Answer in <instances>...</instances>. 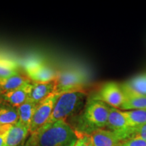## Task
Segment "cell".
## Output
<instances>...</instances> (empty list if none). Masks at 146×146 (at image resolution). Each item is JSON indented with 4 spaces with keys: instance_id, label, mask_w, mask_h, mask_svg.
Returning a JSON list of instances; mask_svg holds the SVG:
<instances>
[{
    "instance_id": "cell-1",
    "label": "cell",
    "mask_w": 146,
    "mask_h": 146,
    "mask_svg": "<svg viewBox=\"0 0 146 146\" xmlns=\"http://www.w3.org/2000/svg\"><path fill=\"white\" fill-rule=\"evenodd\" d=\"M76 140L74 129L66 120H60L31 137L25 146H74Z\"/></svg>"
},
{
    "instance_id": "cell-2",
    "label": "cell",
    "mask_w": 146,
    "mask_h": 146,
    "mask_svg": "<svg viewBox=\"0 0 146 146\" xmlns=\"http://www.w3.org/2000/svg\"><path fill=\"white\" fill-rule=\"evenodd\" d=\"M110 108L104 102L90 98L76 117L74 130L76 133L91 135L97 130L104 129L106 127Z\"/></svg>"
},
{
    "instance_id": "cell-3",
    "label": "cell",
    "mask_w": 146,
    "mask_h": 146,
    "mask_svg": "<svg viewBox=\"0 0 146 146\" xmlns=\"http://www.w3.org/2000/svg\"><path fill=\"white\" fill-rule=\"evenodd\" d=\"M86 96V93L84 91H73L60 95L54 106L50 118L42 129L58 120H66V118L78 112L85 106Z\"/></svg>"
},
{
    "instance_id": "cell-4",
    "label": "cell",
    "mask_w": 146,
    "mask_h": 146,
    "mask_svg": "<svg viewBox=\"0 0 146 146\" xmlns=\"http://www.w3.org/2000/svg\"><path fill=\"white\" fill-rule=\"evenodd\" d=\"M87 82V76L77 69H68L58 73L55 80L56 87L54 93L60 95L73 91H84Z\"/></svg>"
},
{
    "instance_id": "cell-5",
    "label": "cell",
    "mask_w": 146,
    "mask_h": 146,
    "mask_svg": "<svg viewBox=\"0 0 146 146\" xmlns=\"http://www.w3.org/2000/svg\"><path fill=\"white\" fill-rule=\"evenodd\" d=\"M60 96V94L54 93L37 105L31 123L29 131L31 137L36 135L42 127L47 123Z\"/></svg>"
},
{
    "instance_id": "cell-6",
    "label": "cell",
    "mask_w": 146,
    "mask_h": 146,
    "mask_svg": "<svg viewBox=\"0 0 146 146\" xmlns=\"http://www.w3.org/2000/svg\"><path fill=\"white\" fill-rule=\"evenodd\" d=\"M91 98L100 100L110 107L118 109L123 104L125 98L120 84L114 81L104 84L98 92Z\"/></svg>"
},
{
    "instance_id": "cell-7",
    "label": "cell",
    "mask_w": 146,
    "mask_h": 146,
    "mask_svg": "<svg viewBox=\"0 0 146 146\" xmlns=\"http://www.w3.org/2000/svg\"><path fill=\"white\" fill-rule=\"evenodd\" d=\"M27 75L33 82L47 83L56 80L58 73L41 60H32L25 66Z\"/></svg>"
},
{
    "instance_id": "cell-8",
    "label": "cell",
    "mask_w": 146,
    "mask_h": 146,
    "mask_svg": "<svg viewBox=\"0 0 146 146\" xmlns=\"http://www.w3.org/2000/svg\"><path fill=\"white\" fill-rule=\"evenodd\" d=\"M32 83L28 80L22 86L14 90L3 93V101L15 107H18L25 103L29 98Z\"/></svg>"
},
{
    "instance_id": "cell-9",
    "label": "cell",
    "mask_w": 146,
    "mask_h": 146,
    "mask_svg": "<svg viewBox=\"0 0 146 146\" xmlns=\"http://www.w3.org/2000/svg\"><path fill=\"white\" fill-rule=\"evenodd\" d=\"M56 87L55 81L47 83H32L31 89L29 94V99L39 104L42 101L46 99L51 94H54Z\"/></svg>"
},
{
    "instance_id": "cell-10",
    "label": "cell",
    "mask_w": 146,
    "mask_h": 146,
    "mask_svg": "<svg viewBox=\"0 0 146 146\" xmlns=\"http://www.w3.org/2000/svg\"><path fill=\"white\" fill-rule=\"evenodd\" d=\"M29 131L30 128L19 121L11 125L7 135L5 146H22Z\"/></svg>"
},
{
    "instance_id": "cell-11",
    "label": "cell",
    "mask_w": 146,
    "mask_h": 146,
    "mask_svg": "<svg viewBox=\"0 0 146 146\" xmlns=\"http://www.w3.org/2000/svg\"><path fill=\"white\" fill-rule=\"evenodd\" d=\"M120 85L124 95L134 94L146 96V74L135 76Z\"/></svg>"
},
{
    "instance_id": "cell-12",
    "label": "cell",
    "mask_w": 146,
    "mask_h": 146,
    "mask_svg": "<svg viewBox=\"0 0 146 146\" xmlns=\"http://www.w3.org/2000/svg\"><path fill=\"white\" fill-rule=\"evenodd\" d=\"M94 146H118L120 142L114 132L99 129L91 134Z\"/></svg>"
},
{
    "instance_id": "cell-13",
    "label": "cell",
    "mask_w": 146,
    "mask_h": 146,
    "mask_svg": "<svg viewBox=\"0 0 146 146\" xmlns=\"http://www.w3.org/2000/svg\"><path fill=\"white\" fill-rule=\"evenodd\" d=\"M127 121L123 111L118 108H110L106 128L108 130L116 133L128 128Z\"/></svg>"
},
{
    "instance_id": "cell-14",
    "label": "cell",
    "mask_w": 146,
    "mask_h": 146,
    "mask_svg": "<svg viewBox=\"0 0 146 146\" xmlns=\"http://www.w3.org/2000/svg\"><path fill=\"white\" fill-rule=\"evenodd\" d=\"M19 120L17 108L3 101L0 103V126L12 125Z\"/></svg>"
},
{
    "instance_id": "cell-15",
    "label": "cell",
    "mask_w": 146,
    "mask_h": 146,
    "mask_svg": "<svg viewBox=\"0 0 146 146\" xmlns=\"http://www.w3.org/2000/svg\"><path fill=\"white\" fill-rule=\"evenodd\" d=\"M37 105L29 98L25 103L17 107L19 116L18 121L30 128L32 118L33 117Z\"/></svg>"
},
{
    "instance_id": "cell-16",
    "label": "cell",
    "mask_w": 146,
    "mask_h": 146,
    "mask_svg": "<svg viewBox=\"0 0 146 146\" xmlns=\"http://www.w3.org/2000/svg\"><path fill=\"white\" fill-rule=\"evenodd\" d=\"M114 133L120 142L131 139H138L146 141V123L135 127H128L125 130Z\"/></svg>"
},
{
    "instance_id": "cell-17",
    "label": "cell",
    "mask_w": 146,
    "mask_h": 146,
    "mask_svg": "<svg viewBox=\"0 0 146 146\" xmlns=\"http://www.w3.org/2000/svg\"><path fill=\"white\" fill-rule=\"evenodd\" d=\"M125 101L119 110L123 111L146 109V96L134 94L125 95Z\"/></svg>"
},
{
    "instance_id": "cell-18",
    "label": "cell",
    "mask_w": 146,
    "mask_h": 146,
    "mask_svg": "<svg viewBox=\"0 0 146 146\" xmlns=\"http://www.w3.org/2000/svg\"><path fill=\"white\" fill-rule=\"evenodd\" d=\"M123 112L129 127H138L146 123V109L123 111Z\"/></svg>"
},
{
    "instance_id": "cell-19",
    "label": "cell",
    "mask_w": 146,
    "mask_h": 146,
    "mask_svg": "<svg viewBox=\"0 0 146 146\" xmlns=\"http://www.w3.org/2000/svg\"><path fill=\"white\" fill-rule=\"evenodd\" d=\"M18 74V65L16 61L8 58H0V79Z\"/></svg>"
},
{
    "instance_id": "cell-20",
    "label": "cell",
    "mask_w": 146,
    "mask_h": 146,
    "mask_svg": "<svg viewBox=\"0 0 146 146\" xmlns=\"http://www.w3.org/2000/svg\"><path fill=\"white\" fill-rule=\"evenodd\" d=\"M28 80L20 74L6 78H2L0 79V89L3 93L8 92L22 86Z\"/></svg>"
},
{
    "instance_id": "cell-21",
    "label": "cell",
    "mask_w": 146,
    "mask_h": 146,
    "mask_svg": "<svg viewBox=\"0 0 146 146\" xmlns=\"http://www.w3.org/2000/svg\"><path fill=\"white\" fill-rule=\"evenodd\" d=\"M76 135H77V140L74 146H94L91 135L80 134V133H76Z\"/></svg>"
},
{
    "instance_id": "cell-22",
    "label": "cell",
    "mask_w": 146,
    "mask_h": 146,
    "mask_svg": "<svg viewBox=\"0 0 146 146\" xmlns=\"http://www.w3.org/2000/svg\"><path fill=\"white\" fill-rule=\"evenodd\" d=\"M118 146H146V141L138 139H131L120 142Z\"/></svg>"
},
{
    "instance_id": "cell-23",
    "label": "cell",
    "mask_w": 146,
    "mask_h": 146,
    "mask_svg": "<svg viewBox=\"0 0 146 146\" xmlns=\"http://www.w3.org/2000/svg\"><path fill=\"white\" fill-rule=\"evenodd\" d=\"M11 125L0 126V146H5L7 135Z\"/></svg>"
},
{
    "instance_id": "cell-24",
    "label": "cell",
    "mask_w": 146,
    "mask_h": 146,
    "mask_svg": "<svg viewBox=\"0 0 146 146\" xmlns=\"http://www.w3.org/2000/svg\"><path fill=\"white\" fill-rule=\"evenodd\" d=\"M1 89H0V94H1Z\"/></svg>"
},
{
    "instance_id": "cell-25",
    "label": "cell",
    "mask_w": 146,
    "mask_h": 146,
    "mask_svg": "<svg viewBox=\"0 0 146 146\" xmlns=\"http://www.w3.org/2000/svg\"><path fill=\"white\" fill-rule=\"evenodd\" d=\"M22 146H23V145H22Z\"/></svg>"
}]
</instances>
